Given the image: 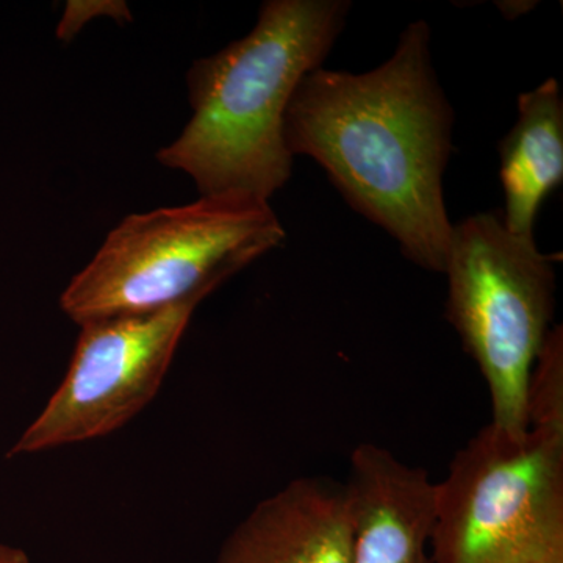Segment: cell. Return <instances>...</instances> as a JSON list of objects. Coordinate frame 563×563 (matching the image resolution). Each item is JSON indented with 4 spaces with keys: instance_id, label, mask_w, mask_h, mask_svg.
I'll use <instances>...</instances> for the list:
<instances>
[{
    "instance_id": "cell-1",
    "label": "cell",
    "mask_w": 563,
    "mask_h": 563,
    "mask_svg": "<svg viewBox=\"0 0 563 563\" xmlns=\"http://www.w3.org/2000/svg\"><path fill=\"white\" fill-rule=\"evenodd\" d=\"M453 122L432 66L431 29L415 21L376 69L303 77L284 136L292 157L320 163L344 201L390 233L407 261L443 273L454 228L443 192Z\"/></svg>"
},
{
    "instance_id": "cell-2",
    "label": "cell",
    "mask_w": 563,
    "mask_h": 563,
    "mask_svg": "<svg viewBox=\"0 0 563 563\" xmlns=\"http://www.w3.org/2000/svg\"><path fill=\"white\" fill-rule=\"evenodd\" d=\"M346 0H268L257 24L188 70L191 118L158 151L201 196L247 192L269 201L290 180L285 114L303 77L322 68L346 24Z\"/></svg>"
},
{
    "instance_id": "cell-3",
    "label": "cell",
    "mask_w": 563,
    "mask_h": 563,
    "mask_svg": "<svg viewBox=\"0 0 563 563\" xmlns=\"http://www.w3.org/2000/svg\"><path fill=\"white\" fill-rule=\"evenodd\" d=\"M284 240L269 201L247 192L199 196L187 206L131 214L73 277L60 307L79 325L202 302Z\"/></svg>"
},
{
    "instance_id": "cell-4",
    "label": "cell",
    "mask_w": 563,
    "mask_h": 563,
    "mask_svg": "<svg viewBox=\"0 0 563 563\" xmlns=\"http://www.w3.org/2000/svg\"><path fill=\"white\" fill-rule=\"evenodd\" d=\"M554 258L514 235L501 214L454 224L443 274L446 318L483 373L492 424L528 431V387L554 314Z\"/></svg>"
},
{
    "instance_id": "cell-5",
    "label": "cell",
    "mask_w": 563,
    "mask_h": 563,
    "mask_svg": "<svg viewBox=\"0 0 563 563\" xmlns=\"http://www.w3.org/2000/svg\"><path fill=\"white\" fill-rule=\"evenodd\" d=\"M433 563H563V428L485 426L437 484Z\"/></svg>"
},
{
    "instance_id": "cell-6",
    "label": "cell",
    "mask_w": 563,
    "mask_h": 563,
    "mask_svg": "<svg viewBox=\"0 0 563 563\" xmlns=\"http://www.w3.org/2000/svg\"><path fill=\"white\" fill-rule=\"evenodd\" d=\"M199 303L81 322L65 379L9 457L90 442L124 428L154 401Z\"/></svg>"
},
{
    "instance_id": "cell-7",
    "label": "cell",
    "mask_w": 563,
    "mask_h": 563,
    "mask_svg": "<svg viewBox=\"0 0 563 563\" xmlns=\"http://www.w3.org/2000/svg\"><path fill=\"white\" fill-rule=\"evenodd\" d=\"M344 485L352 510L351 563H433L437 484L424 468L363 443L352 451Z\"/></svg>"
},
{
    "instance_id": "cell-8",
    "label": "cell",
    "mask_w": 563,
    "mask_h": 563,
    "mask_svg": "<svg viewBox=\"0 0 563 563\" xmlns=\"http://www.w3.org/2000/svg\"><path fill=\"white\" fill-rule=\"evenodd\" d=\"M351 548L346 485L301 477L258 503L214 563H351Z\"/></svg>"
},
{
    "instance_id": "cell-9",
    "label": "cell",
    "mask_w": 563,
    "mask_h": 563,
    "mask_svg": "<svg viewBox=\"0 0 563 563\" xmlns=\"http://www.w3.org/2000/svg\"><path fill=\"white\" fill-rule=\"evenodd\" d=\"M507 231L533 240L537 213L563 180V99L555 79L518 96V118L499 143Z\"/></svg>"
},
{
    "instance_id": "cell-10",
    "label": "cell",
    "mask_w": 563,
    "mask_h": 563,
    "mask_svg": "<svg viewBox=\"0 0 563 563\" xmlns=\"http://www.w3.org/2000/svg\"><path fill=\"white\" fill-rule=\"evenodd\" d=\"M528 426L563 428V333L554 325L533 365L528 387Z\"/></svg>"
},
{
    "instance_id": "cell-11",
    "label": "cell",
    "mask_w": 563,
    "mask_h": 563,
    "mask_svg": "<svg viewBox=\"0 0 563 563\" xmlns=\"http://www.w3.org/2000/svg\"><path fill=\"white\" fill-rule=\"evenodd\" d=\"M96 14L114 18V20L131 21V11L124 2H69L63 14L57 33L62 40L69 41L77 35V32L91 21Z\"/></svg>"
},
{
    "instance_id": "cell-12",
    "label": "cell",
    "mask_w": 563,
    "mask_h": 563,
    "mask_svg": "<svg viewBox=\"0 0 563 563\" xmlns=\"http://www.w3.org/2000/svg\"><path fill=\"white\" fill-rule=\"evenodd\" d=\"M0 563H32V561L21 548L0 543Z\"/></svg>"
}]
</instances>
